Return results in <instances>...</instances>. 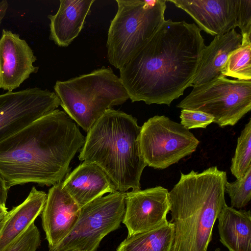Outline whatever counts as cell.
<instances>
[{"mask_svg":"<svg viewBox=\"0 0 251 251\" xmlns=\"http://www.w3.org/2000/svg\"><path fill=\"white\" fill-rule=\"evenodd\" d=\"M201 31L195 24L164 20L119 69L132 102L170 106L192 86L205 47Z\"/></svg>","mask_w":251,"mask_h":251,"instance_id":"obj_1","label":"cell"},{"mask_svg":"<svg viewBox=\"0 0 251 251\" xmlns=\"http://www.w3.org/2000/svg\"><path fill=\"white\" fill-rule=\"evenodd\" d=\"M85 137L64 110L55 109L0 142V174L9 189L61 182Z\"/></svg>","mask_w":251,"mask_h":251,"instance_id":"obj_2","label":"cell"},{"mask_svg":"<svg viewBox=\"0 0 251 251\" xmlns=\"http://www.w3.org/2000/svg\"><path fill=\"white\" fill-rule=\"evenodd\" d=\"M180 174L168 192L174 226L172 251H207L215 223L226 204V173L213 166Z\"/></svg>","mask_w":251,"mask_h":251,"instance_id":"obj_3","label":"cell"},{"mask_svg":"<svg viewBox=\"0 0 251 251\" xmlns=\"http://www.w3.org/2000/svg\"><path fill=\"white\" fill-rule=\"evenodd\" d=\"M141 128L131 115L109 108L87 131L78 158L100 166L117 191L140 190L147 166L140 149Z\"/></svg>","mask_w":251,"mask_h":251,"instance_id":"obj_4","label":"cell"},{"mask_svg":"<svg viewBox=\"0 0 251 251\" xmlns=\"http://www.w3.org/2000/svg\"><path fill=\"white\" fill-rule=\"evenodd\" d=\"M53 89L64 111L87 132L105 111L129 99L120 78L104 66L65 81Z\"/></svg>","mask_w":251,"mask_h":251,"instance_id":"obj_5","label":"cell"},{"mask_svg":"<svg viewBox=\"0 0 251 251\" xmlns=\"http://www.w3.org/2000/svg\"><path fill=\"white\" fill-rule=\"evenodd\" d=\"M106 43L109 63L120 69L164 21L166 0H116Z\"/></svg>","mask_w":251,"mask_h":251,"instance_id":"obj_6","label":"cell"},{"mask_svg":"<svg viewBox=\"0 0 251 251\" xmlns=\"http://www.w3.org/2000/svg\"><path fill=\"white\" fill-rule=\"evenodd\" d=\"M192 87L176 107L207 113L220 127L235 125L251 111V80H232L222 75Z\"/></svg>","mask_w":251,"mask_h":251,"instance_id":"obj_7","label":"cell"},{"mask_svg":"<svg viewBox=\"0 0 251 251\" xmlns=\"http://www.w3.org/2000/svg\"><path fill=\"white\" fill-rule=\"evenodd\" d=\"M126 192L116 191L81 207L70 233L49 251H96L102 239L119 228L125 212Z\"/></svg>","mask_w":251,"mask_h":251,"instance_id":"obj_8","label":"cell"},{"mask_svg":"<svg viewBox=\"0 0 251 251\" xmlns=\"http://www.w3.org/2000/svg\"><path fill=\"white\" fill-rule=\"evenodd\" d=\"M140 149L147 166L164 169L191 155L200 141L180 123L164 115H155L144 123Z\"/></svg>","mask_w":251,"mask_h":251,"instance_id":"obj_9","label":"cell"},{"mask_svg":"<svg viewBox=\"0 0 251 251\" xmlns=\"http://www.w3.org/2000/svg\"><path fill=\"white\" fill-rule=\"evenodd\" d=\"M60 105L54 92L39 87L0 95V142Z\"/></svg>","mask_w":251,"mask_h":251,"instance_id":"obj_10","label":"cell"},{"mask_svg":"<svg viewBox=\"0 0 251 251\" xmlns=\"http://www.w3.org/2000/svg\"><path fill=\"white\" fill-rule=\"evenodd\" d=\"M168 192L161 186L126 192L122 223L127 229V236L152 230L168 222Z\"/></svg>","mask_w":251,"mask_h":251,"instance_id":"obj_11","label":"cell"},{"mask_svg":"<svg viewBox=\"0 0 251 251\" xmlns=\"http://www.w3.org/2000/svg\"><path fill=\"white\" fill-rule=\"evenodd\" d=\"M37 60L25 40L11 31L3 29L0 38V88L8 92L19 88L38 67Z\"/></svg>","mask_w":251,"mask_h":251,"instance_id":"obj_12","label":"cell"},{"mask_svg":"<svg viewBox=\"0 0 251 251\" xmlns=\"http://www.w3.org/2000/svg\"><path fill=\"white\" fill-rule=\"evenodd\" d=\"M81 207L63 188L62 182L50 189L41 213L49 249L56 246L70 233L78 220Z\"/></svg>","mask_w":251,"mask_h":251,"instance_id":"obj_13","label":"cell"},{"mask_svg":"<svg viewBox=\"0 0 251 251\" xmlns=\"http://www.w3.org/2000/svg\"><path fill=\"white\" fill-rule=\"evenodd\" d=\"M186 12L201 30L212 36L237 26L239 0H169Z\"/></svg>","mask_w":251,"mask_h":251,"instance_id":"obj_14","label":"cell"},{"mask_svg":"<svg viewBox=\"0 0 251 251\" xmlns=\"http://www.w3.org/2000/svg\"><path fill=\"white\" fill-rule=\"evenodd\" d=\"M62 184L81 207L106 193L117 191L103 170L97 164L87 161L68 174Z\"/></svg>","mask_w":251,"mask_h":251,"instance_id":"obj_15","label":"cell"},{"mask_svg":"<svg viewBox=\"0 0 251 251\" xmlns=\"http://www.w3.org/2000/svg\"><path fill=\"white\" fill-rule=\"evenodd\" d=\"M94 1L60 0L56 13L48 16L50 40L59 47H68L80 32Z\"/></svg>","mask_w":251,"mask_h":251,"instance_id":"obj_16","label":"cell"},{"mask_svg":"<svg viewBox=\"0 0 251 251\" xmlns=\"http://www.w3.org/2000/svg\"><path fill=\"white\" fill-rule=\"evenodd\" d=\"M242 38L241 34L235 29L222 35L215 36L203 50L192 86L209 82L222 75L228 57L240 47Z\"/></svg>","mask_w":251,"mask_h":251,"instance_id":"obj_17","label":"cell"},{"mask_svg":"<svg viewBox=\"0 0 251 251\" xmlns=\"http://www.w3.org/2000/svg\"><path fill=\"white\" fill-rule=\"evenodd\" d=\"M47 194L33 187L26 199L14 207L4 219L0 229V251H5L40 215Z\"/></svg>","mask_w":251,"mask_h":251,"instance_id":"obj_18","label":"cell"},{"mask_svg":"<svg viewBox=\"0 0 251 251\" xmlns=\"http://www.w3.org/2000/svg\"><path fill=\"white\" fill-rule=\"evenodd\" d=\"M217 219L220 241L229 251H251V214L226 204Z\"/></svg>","mask_w":251,"mask_h":251,"instance_id":"obj_19","label":"cell"},{"mask_svg":"<svg viewBox=\"0 0 251 251\" xmlns=\"http://www.w3.org/2000/svg\"><path fill=\"white\" fill-rule=\"evenodd\" d=\"M174 226L170 221L152 230L127 236L117 251H172Z\"/></svg>","mask_w":251,"mask_h":251,"instance_id":"obj_20","label":"cell"},{"mask_svg":"<svg viewBox=\"0 0 251 251\" xmlns=\"http://www.w3.org/2000/svg\"><path fill=\"white\" fill-rule=\"evenodd\" d=\"M242 37L240 47L229 54L222 75L249 81L251 80V36L243 35Z\"/></svg>","mask_w":251,"mask_h":251,"instance_id":"obj_21","label":"cell"},{"mask_svg":"<svg viewBox=\"0 0 251 251\" xmlns=\"http://www.w3.org/2000/svg\"><path fill=\"white\" fill-rule=\"evenodd\" d=\"M251 166V119L238 137L235 153L231 160L230 171L236 178L242 177Z\"/></svg>","mask_w":251,"mask_h":251,"instance_id":"obj_22","label":"cell"},{"mask_svg":"<svg viewBox=\"0 0 251 251\" xmlns=\"http://www.w3.org/2000/svg\"><path fill=\"white\" fill-rule=\"evenodd\" d=\"M225 192L230 198L231 207L241 209L247 206L251 200V166L242 177L233 182L227 181Z\"/></svg>","mask_w":251,"mask_h":251,"instance_id":"obj_23","label":"cell"},{"mask_svg":"<svg viewBox=\"0 0 251 251\" xmlns=\"http://www.w3.org/2000/svg\"><path fill=\"white\" fill-rule=\"evenodd\" d=\"M40 244V232L33 223L5 251H36Z\"/></svg>","mask_w":251,"mask_h":251,"instance_id":"obj_24","label":"cell"},{"mask_svg":"<svg viewBox=\"0 0 251 251\" xmlns=\"http://www.w3.org/2000/svg\"><path fill=\"white\" fill-rule=\"evenodd\" d=\"M180 124L186 129L205 128L214 123V117L205 112L183 109L181 110Z\"/></svg>","mask_w":251,"mask_h":251,"instance_id":"obj_25","label":"cell"},{"mask_svg":"<svg viewBox=\"0 0 251 251\" xmlns=\"http://www.w3.org/2000/svg\"><path fill=\"white\" fill-rule=\"evenodd\" d=\"M237 26L242 36H251V0H239Z\"/></svg>","mask_w":251,"mask_h":251,"instance_id":"obj_26","label":"cell"},{"mask_svg":"<svg viewBox=\"0 0 251 251\" xmlns=\"http://www.w3.org/2000/svg\"><path fill=\"white\" fill-rule=\"evenodd\" d=\"M8 190L5 180L0 174V205L5 206Z\"/></svg>","mask_w":251,"mask_h":251,"instance_id":"obj_27","label":"cell"},{"mask_svg":"<svg viewBox=\"0 0 251 251\" xmlns=\"http://www.w3.org/2000/svg\"><path fill=\"white\" fill-rule=\"evenodd\" d=\"M8 7V1L3 0L0 2V26Z\"/></svg>","mask_w":251,"mask_h":251,"instance_id":"obj_28","label":"cell"},{"mask_svg":"<svg viewBox=\"0 0 251 251\" xmlns=\"http://www.w3.org/2000/svg\"><path fill=\"white\" fill-rule=\"evenodd\" d=\"M8 212L6 206L0 205V222L5 218Z\"/></svg>","mask_w":251,"mask_h":251,"instance_id":"obj_29","label":"cell"},{"mask_svg":"<svg viewBox=\"0 0 251 251\" xmlns=\"http://www.w3.org/2000/svg\"><path fill=\"white\" fill-rule=\"evenodd\" d=\"M3 221H4V219L1 222H0V229H1V228L3 225Z\"/></svg>","mask_w":251,"mask_h":251,"instance_id":"obj_30","label":"cell"},{"mask_svg":"<svg viewBox=\"0 0 251 251\" xmlns=\"http://www.w3.org/2000/svg\"><path fill=\"white\" fill-rule=\"evenodd\" d=\"M214 251H221V250L219 248H217L215 249Z\"/></svg>","mask_w":251,"mask_h":251,"instance_id":"obj_31","label":"cell"}]
</instances>
